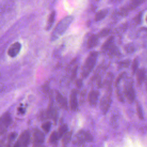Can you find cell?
Masks as SVG:
<instances>
[{
    "label": "cell",
    "mask_w": 147,
    "mask_h": 147,
    "mask_svg": "<svg viewBox=\"0 0 147 147\" xmlns=\"http://www.w3.org/2000/svg\"><path fill=\"white\" fill-rule=\"evenodd\" d=\"M129 60H126V61H121L119 63L121 66L123 67H127L129 65Z\"/></svg>",
    "instance_id": "27"
},
{
    "label": "cell",
    "mask_w": 147,
    "mask_h": 147,
    "mask_svg": "<svg viewBox=\"0 0 147 147\" xmlns=\"http://www.w3.org/2000/svg\"><path fill=\"white\" fill-rule=\"evenodd\" d=\"M68 131V125L67 124H63L59 127L58 133L61 137V136H64Z\"/></svg>",
    "instance_id": "16"
},
{
    "label": "cell",
    "mask_w": 147,
    "mask_h": 147,
    "mask_svg": "<svg viewBox=\"0 0 147 147\" xmlns=\"http://www.w3.org/2000/svg\"><path fill=\"white\" fill-rule=\"evenodd\" d=\"M97 56H98L97 52H92L87 57L82 68V75L83 77L84 78L87 77L89 75V74L91 72V71H92V69H93L95 64Z\"/></svg>",
    "instance_id": "2"
},
{
    "label": "cell",
    "mask_w": 147,
    "mask_h": 147,
    "mask_svg": "<svg viewBox=\"0 0 147 147\" xmlns=\"http://www.w3.org/2000/svg\"><path fill=\"white\" fill-rule=\"evenodd\" d=\"M107 14V10L106 9H103L99 11L95 15V20L96 21H98L102 20L103 18L105 17Z\"/></svg>",
    "instance_id": "15"
},
{
    "label": "cell",
    "mask_w": 147,
    "mask_h": 147,
    "mask_svg": "<svg viewBox=\"0 0 147 147\" xmlns=\"http://www.w3.org/2000/svg\"><path fill=\"white\" fill-rule=\"evenodd\" d=\"M56 100L57 102L61 106H62L64 108H66V106L67 105V102L65 99L59 92L57 93L56 95Z\"/></svg>",
    "instance_id": "14"
},
{
    "label": "cell",
    "mask_w": 147,
    "mask_h": 147,
    "mask_svg": "<svg viewBox=\"0 0 147 147\" xmlns=\"http://www.w3.org/2000/svg\"><path fill=\"white\" fill-rule=\"evenodd\" d=\"M21 44L20 42H16L13 43L10 45L7 51L8 55L11 57H16L19 53L21 50Z\"/></svg>",
    "instance_id": "7"
},
{
    "label": "cell",
    "mask_w": 147,
    "mask_h": 147,
    "mask_svg": "<svg viewBox=\"0 0 147 147\" xmlns=\"http://www.w3.org/2000/svg\"><path fill=\"white\" fill-rule=\"evenodd\" d=\"M70 107L71 110L73 111H76L78 109V100H77V96H76V92L74 91L72 92L70 95Z\"/></svg>",
    "instance_id": "10"
},
{
    "label": "cell",
    "mask_w": 147,
    "mask_h": 147,
    "mask_svg": "<svg viewBox=\"0 0 147 147\" xmlns=\"http://www.w3.org/2000/svg\"><path fill=\"white\" fill-rule=\"evenodd\" d=\"M145 76V71L142 69H138L137 71V80L139 84H141L144 81Z\"/></svg>",
    "instance_id": "13"
},
{
    "label": "cell",
    "mask_w": 147,
    "mask_h": 147,
    "mask_svg": "<svg viewBox=\"0 0 147 147\" xmlns=\"http://www.w3.org/2000/svg\"><path fill=\"white\" fill-rule=\"evenodd\" d=\"M98 42V38L95 35H93L91 36L88 40L87 41V45L88 47L89 48H93L94 47H95Z\"/></svg>",
    "instance_id": "12"
},
{
    "label": "cell",
    "mask_w": 147,
    "mask_h": 147,
    "mask_svg": "<svg viewBox=\"0 0 147 147\" xmlns=\"http://www.w3.org/2000/svg\"><path fill=\"white\" fill-rule=\"evenodd\" d=\"M113 37H109L103 45L102 49L106 50L107 49H109V48L111 46V44L113 43Z\"/></svg>",
    "instance_id": "18"
},
{
    "label": "cell",
    "mask_w": 147,
    "mask_h": 147,
    "mask_svg": "<svg viewBox=\"0 0 147 147\" xmlns=\"http://www.w3.org/2000/svg\"><path fill=\"white\" fill-rule=\"evenodd\" d=\"M72 138V133L70 131L67 132L63 137V142L64 144H68Z\"/></svg>",
    "instance_id": "17"
},
{
    "label": "cell",
    "mask_w": 147,
    "mask_h": 147,
    "mask_svg": "<svg viewBox=\"0 0 147 147\" xmlns=\"http://www.w3.org/2000/svg\"><path fill=\"white\" fill-rule=\"evenodd\" d=\"M125 50L127 52L130 53L134 51V46L131 44H128L125 47Z\"/></svg>",
    "instance_id": "26"
},
{
    "label": "cell",
    "mask_w": 147,
    "mask_h": 147,
    "mask_svg": "<svg viewBox=\"0 0 147 147\" xmlns=\"http://www.w3.org/2000/svg\"><path fill=\"white\" fill-rule=\"evenodd\" d=\"M138 65V63L137 60L134 59V60L133 61V65H132V69H133V72H137Z\"/></svg>",
    "instance_id": "23"
},
{
    "label": "cell",
    "mask_w": 147,
    "mask_h": 147,
    "mask_svg": "<svg viewBox=\"0 0 147 147\" xmlns=\"http://www.w3.org/2000/svg\"><path fill=\"white\" fill-rule=\"evenodd\" d=\"M60 136L58 133V132L57 131H53L51 135L50 136V138H49V141L51 143H54L55 142H56L58 139L60 138Z\"/></svg>",
    "instance_id": "19"
},
{
    "label": "cell",
    "mask_w": 147,
    "mask_h": 147,
    "mask_svg": "<svg viewBox=\"0 0 147 147\" xmlns=\"http://www.w3.org/2000/svg\"><path fill=\"white\" fill-rule=\"evenodd\" d=\"M110 32V30L109 29H103L102 30L100 33H99V36H101V37H104L106 35H107Z\"/></svg>",
    "instance_id": "25"
},
{
    "label": "cell",
    "mask_w": 147,
    "mask_h": 147,
    "mask_svg": "<svg viewBox=\"0 0 147 147\" xmlns=\"http://www.w3.org/2000/svg\"><path fill=\"white\" fill-rule=\"evenodd\" d=\"M30 133L28 130H25L20 136L18 143L20 147H28L30 142Z\"/></svg>",
    "instance_id": "5"
},
{
    "label": "cell",
    "mask_w": 147,
    "mask_h": 147,
    "mask_svg": "<svg viewBox=\"0 0 147 147\" xmlns=\"http://www.w3.org/2000/svg\"><path fill=\"white\" fill-rule=\"evenodd\" d=\"M76 85H77V86H78L79 88H80V87L82 86V80H78V81L76 82Z\"/></svg>",
    "instance_id": "28"
},
{
    "label": "cell",
    "mask_w": 147,
    "mask_h": 147,
    "mask_svg": "<svg viewBox=\"0 0 147 147\" xmlns=\"http://www.w3.org/2000/svg\"><path fill=\"white\" fill-rule=\"evenodd\" d=\"M99 98V92L95 90L91 91L88 96V100L90 105L92 106H95L97 104Z\"/></svg>",
    "instance_id": "9"
},
{
    "label": "cell",
    "mask_w": 147,
    "mask_h": 147,
    "mask_svg": "<svg viewBox=\"0 0 147 147\" xmlns=\"http://www.w3.org/2000/svg\"><path fill=\"white\" fill-rule=\"evenodd\" d=\"M51 123L49 122H46L44 123L41 126L42 130L45 133H48L49 131V130L51 129Z\"/></svg>",
    "instance_id": "20"
},
{
    "label": "cell",
    "mask_w": 147,
    "mask_h": 147,
    "mask_svg": "<svg viewBox=\"0 0 147 147\" xmlns=\"http://www.w3.org/2000/svg\"><path fill=\"white\" fill-rule=\"evenodd\" d=\"M11 121V117L9 113H5L0 117V134H3L6 131Z\"/></svg>",
    "instance_id": "3"
},
{
    "label": "cell",
    "mask_w": 147,
    "mask_h": 147,
    "mask_svg": "<svg viewBox=\"0 0 147 147\" xmlns=\"http://www.w3.org/2000/svg\"><path fill=\"white\" fill-rule=\"evenodd\" d=\"M125 95L127 100L130 102H133L135 99V92L133 86L131 84H127L124 90Z\"/></svg>",
    "instance_id": "8"
},
{
    "label": "cell",
    "mask_w": 147,
    "mask_h": 147,
    "mask_svg": "<svg viewBox=\"0 0 147 147\" xmlns=\"http://www.w3.org/2000/svg\"><path fill=\"white\" fill-rule=\"evenodd\" d=\"M143 2V0H131L130 6L133 7H135L139 5Z\"/></svg>",
    "instance_id": "21"
},
{
    "label": "cell",
    "mask_w": 147,
    "mask_h": 147,
    "mask_svg": "<svg viewBox=\"0 0 147 147\" xmlns=\"http://www.w3.org/2000/svg\"><path fill=\"white\" fill-rule=\"evenodd\" d=\"M55 19V11H52V13L49 14V16L48 17L47 22L46 24V26H45L46 30H49L51 29V28L54 23Z\"/></svg>",
    "instance_id": "11"
},
{
    "label": "cell",
    "mask_w": 147,
    "mask_h": 147,
    "mask_svg": "<svg viewBox=\"0 0 147 147\" xmlns=\"http://www.w3.org/2000/svg\"><path fill=\"white\" fill-rule=\"evenodd\" d=\"M13 147H20V146L19 145L18 143L17 142V143H16V144H14V145L13 146Z\"/></svg>",
    "instance_id": "29"
},
{
    "label": "cell",
    "mask_w": 147,
    "mask_h": 147,
    "mask_svg": "<svg viewBox=\"0 0 147 147\" xmlns=\"http://www.w3.org/2000/svg\"><path fill=\"white\" fill-rule=\"evenodd\" d=\"M45 136L44 133L40 130L36 129L33 133V144L34 146H38L42 144L44 141Z\"/></svg>",
    "instance_id": "6"
},
{
    "label": "cell",
    "mask_w": 147,
    "mask_h": 147,
    "mask_svg": "<svg viewBox=\"0 0 147 147\" xmlns=\"http://www.w3.org/2000/svg\"><path fill=\"white\" fill-rule=\"evenodd\" d=\"M146 22H147V18H146Z\"/></svg>",
    "instance_id": "30"
},
{
    "label": "cell",
    "mask_w": 147,
    "mask_h": 147,
    "mask_svg": "<svg viewBox=\"0 0 147 147\" xmlns=\"http://www.w3.org/2000/svg\"><path fill=\"white\" fill-rule=\"evenodd\" d=\"M111 103V98L109 94H106L102 97L100 103V108L103 114H106L108 111L109 109H110Z\"/></svg>",
    "instance_id": "4"
},
{
    "label": "cell",
    "mask_w": 147,
    "mask_h": 147,
    "mask_svg": "<svg viewBox=\"0 0 147 147\" xmlns=\"http://www.w3.org/2000/svg\"><path fill=\"white\" fill-rule=\"evenodd\" d=\"M137 113H138V117L141 119H142L144 118L143 113H142V108L141 107V106L140 105H137Z\"/></svg>",
    "instance_id": "22"
},
{
    "label": "cell",
    "mask_w": 147,
    "mask_h": 147,
    "mask_svg": "<svg viewBox=\"0 0 147 147\" xmlns=\"http://www.w3.org/2000/svg\"><path fill=\"white\" fill-rule=\"evenodd\" d=\"M92 140V136L88 132H85V141L90 142Z\"/></svg>",
    "instance_id": "24"
},
{
    "label": "cell",
    "mask_w": 147,
    "mask_h": 147,
    "mask_svg": "<svg viewBox=\"0 0 147 147\" xmlns=\"http://www.w3.org/2000/svg\"><path fill=\"white\" fill-rule=\"evenodd\" d=\"M72 20L73 17L71 16H67L61 20L56 25L51 33V40L54 41L61 36L68 29V26L72 22Z\"/></svg>",
    "instance_id": "1"
}]
</instances>
